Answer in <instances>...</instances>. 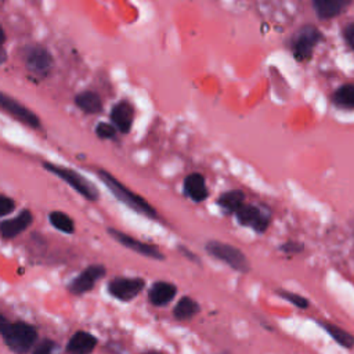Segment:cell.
Listing matches in <instances>:
<instances>
[{"label": "cell", "instance_id": "obj_32", "mask_svg": "<svg viewBox=\"0 0 354 354\" xmlns=\"http://www.w3.org/2000/svg\"><path fill=\"white\" fill-rule=\"evenodd\" d=\"M145 354H162V353H158V351H147Z\"/></svg>", "mask_w": 354, "mask_h": 354}, {"label": "cell", "instance_id": "obj_5", "mask_svg": "<svg viewBox=\"0 0 354 354\" xmlns=\"http://www.w3.org/2000/svg\"><path fill=\"white\" fill-rule=\"evenodd\" d=\"M321 40V32L313 25L301 26L290 41L293 55L299 61H306L313 55V51Z\"/></svg>", "mask_w": 354, "mask_h": 354}, {"label": "cell", "instance_id": "obj_23", "mask_svg": "<svg viewBox=\"0 0 354 354\" xmlns=\"http://www.w3.org/2000/svg\"><path fill=\"white\" fill-rule=\"evenodd\" d=\"M48 221L51 223V225L64 232V234H73L75 232V221L64 212H51L48 214Z\"/></svg>", "mask_w": 354, "mask_h": 354}, {"label": "cell", "instance_id": "obj_26", "mask_svg": "<svg viewBox=\"0 0 354 354\" xmlns=\"http://www.w3.org/2000/svg\"><path fill=\"white\" fill-rule=\"evenodd\" d=\"M116 130L118 129L113 124H109L105 122H101L95 126V134L100 138H113L116 136Z\"/></svg>", "mask_w": 354, "mask_h": 354}, {"label": "cell", "instance_id": "obj_6", "mask_svg": "<svg viewBox=\"0 0 354 354\" xmlns=\"http://www.w3.org/2000/svg\"><path fill=\"white\" fill-rule=\"evenodd\" d=\"M0 109H3L6 113H8L11 118L17 119L22 124L30 127V129H39L40 127V119L36 113H33L29 108L22 105L15 98L10 97L8 94L0 91Z\"/></svg>", "mask_w": 354, "mask_h": 354}, {"label": "cell", "instance_id": "obj_9", "mask_svg": "<svg viewBox=\"0 0 354 354\" xmlns=\"http://www.w3.org/2000/svg\"><path fill=\"white\" fill-rule=\"evenodd\" d=\"M106 270L102 264H91L87 268H84L76 278H73L68 289L73 295H83L88 290H91L98 279H101L105 275Z\"/></svg>", "mask_w": 354, "mask_h": 354}, {"label": "cell", "instance_id": "obj_11", "mask_svg": "<svg viewBox=\"0 0 354 354\" xmlns=\"http://www.w3.org/2000/svg\"><path fill=\"white\" fill-rule=\"evenodd\" d=\"M236 220L242 225L252 227L257 232H264L268 225V217L263 214L256 206L252 205H242L236 212H235Z\"/></svg>", "mask_w": 354, "mask_h": 354}, {"label": "cell", "instance_id": "obj_21", "mask_svg": "<svg viewBox=\"0 0 354 354\" xmlns=\"http://www.w3.org/2000/svg\"><path fill=\"white\" fill-rule=\"evenodd\" d=\"M243 201H245V195H243L242 191L231 189V191H227V192L221 194V196L217 199V203L225 212L235 213L243 205Z\"/></svg>", "mask_w": 354, "mask_h": 354}, {"label": "cell", "instance_id": "obj_13", "mask_svg": "<svg viewBox=\"0 0 354 354\" xmlns=\"http://www.w3.org/2000/svg\"><path fill=\"white\" fill-rule=\"evenodd\" d=\"M176 293H177V288H176V285H173L171 282L156 281V282L152 283V286L149 288L148 300L151 301L152 306L160 307V306L169 304V303L174 299Z\"/></svg>", "mask_w": 354, "mask_h": 354}, {"label": "cell", "instance_id": "obj_14", "mask_svg": "<svg viewBox=\"0 0 354 354\" xmlns=\"http://www.w3.org/2000/svg\"><path fill=\"white\" fill-rule=\"evenodd\" d=\"M97 346V337L88 332L79 330L71 336L66 344L68 354H91Z\"/></svg>", "mask_w": 354, "mask_h": 354}, {"label": "cell", "instance_id": "obj_31", "mask_svg": "<svg viewBox=\"0 0 354 354\" xmlns=\"http://www.w3.org/2000/svg\"><path fill=\"white\" fill-rule=\"evenodd\" d=\"M11 322L0 313V335H3L4 333V330L8 328V325H10Z\"/></svg>", "mask_w": 354, "mask_h": 354}, {"label": "cell", "instance_id": "obj_15", "mask_svg": "<svg viewBox=\"0 0 354 354\" xmlns=\"http://www.w3.org/2000/svg\"><path fill=\"white\" fill-rule=\"evenodd\" d=\"M133 119H134V109L129 102L120 101L116 105H113L111 111V120L113 122V126L120 133L130 131L133 126Z\"/></svg>", "mask_w": 354, "mask_h": 354}, {"label": "cell", "instance_id": "obj_19", "mask_svg": "<svg viewBox=\"0 0 354 354\" xmlns=\"http://www.w3.org/2000/svg\"><path fill=\"white\" fill-rule=\"evenodd\" d=\"M199 311V304L189 296L181 297L177 304L173 308V315L176 319L180 321H187L194 318Z\"/></svg>", "mask_w": 354, "mask_h": 354}, {"label": "cell", "instance_id": "obj_4", "mask_svg": "<svg viewBox=\"0 0 354 354\" xmlns=\"http://www.w3.org/2000/svg\"><path fill=\"white\" fill-rule=\"evenodd\" d=\"M205 249L210 256L218 259L220 261L225 263L227 266L239 272H246L250 267L246 256L236 246H232L230 243H224L220 241H209Z\"/></svg>", "mask_w": 354, "mask_h": 354}, {"label": "cell", "instance_id": "obj_24", "mask_svg": "<svg viewBox=\"0 0 354 354\" xmlns=\"http://www.w3.org/2000/svg\"><path fill=\"white\" fill-rule=\"evenodd\" d=\"M278 295L282 296L283 299L289 300L292 304H295L299 308H307L308 307L307 299H304L299 293H292V292H288V290H278Z\"/></svg>", "mask_w": 354, "mask_h": 354}, {"label": "cell", "instance_id": "obj_2", "mask_svg": "<svg viewBox=\"0 0 354 354\" xmlns=\"http://www.w3.org/2000/svg\"><path fill=\"white\" fill-rule=\"evenodd\" d=\"M8 348L17 354H26L37 340V330L26 322H11L1 335Z\"/></svg>", "mask_w": 354, "mask_h": 354}, {"label": "cell", "instance_id": "obj_20", "mask_svg": "<svg viewBox=\"0 0 354 354\" xmlns=\"http://www.w3.org/2000/svg\"><path fill=\"white\" fill-rule=\"evenodd\" d=\"M332 102L342 109H354V83L340 86L332 94Z\"/></svg>", "mask_w": 354, "mask_h": 354}, {"label": "cell", "instance_id": "obj_3", "mask_svg": "<svg viewBox=\"0 0 354 354\" xmlns=\"http://www.w3.org/2000/svg\"><path fill=\"white\" fill-rule=\"evenodd\" d=\"M43 166L47 171L59 177L61 180H64L69 187H72L83 198H86L88 201H97L98 199L97 188L87 178H84L82 174H79L76 170L65 167V166L48 163V162L43 163Z\"/></svg>", "mask_w": 354, "mask_h": 354}, {"label": "cell", "instance_id": "obj_16", "mask_svg": "<svg viewBox=\"0 0 354 354\" xmlns=\"http://www.w3.org/2000/svg\"><path fill=\"white\" fill-rule=\"evenodd\" d=\"M183 188H184V194L194 202H203L209 195L205 178L199 173L188 174L184 180Z\"/></svg>", "mask_w": 354, "mask_h": 354}, {"label": "cell", "instance_id": "obj_7", "mask_svg": "<svg viewBox=\"0 0 354 354\" xmlns=\"http://www.w3.org/2000/svg\"><path fill=\"white\" fill-rule=\"evenodd\" d=\"M24 61L28 71L40 77H46L53 68V57L41 46L26 47L24 53Z\"/></svg>", "mask_w": 354, "mask_h": 354}, {"label": "cell", "instance_id": "obj_28", "mask_svg": "<svg viewBox=\"0 0 354 354\" xmlns=\"http://www.w3.org/2000/svg\"><path fill=\"white\" fill-rule=\"evenodd\" d=\"M343 37H344L346 43L354 50V22H351L347 26H344Z\"/></svg>", "mask_w": 354, "mask_h": 354}, {"label": "cell", "instance_id": "obj_25", "mask_svg": "<svg viewBox=\"0 0 354 354\" xmlns=\"http://www.w3.org/2000/svg\"><path fill=\"white\" fill-rule=\"evenodd\" d=\"M55 350H57L55 342L50 339H43L35 346L32 354H54Z\"/></svg>", "mask_w": 354, "mask_h": 354}, {"label": "cell", "instance_id": "obj_10", "mask_svg": "<svg viewBox=\"0 0 354 354\" xmlns=\"http://www.w3.org/2000/svg\"><path fill=\"white\" fill-rule=\"evenodd\" d=\"M108 232L112 235V238L115 241H118L119 243H122L123 246H126L127 249L141 254V256H145V257H151V259H156V260H162L163 259V254L162 252L159 250L158 246L152 245V243H147V242H141V241H137L136 238H133L131 235H127L126 232H122L119 230H115V228H109Z\"/></svg>", "mask_w": 354, "mask_h": 354}, {"label": "cell", "instance_id": "obj_1", "mask_svg": "<svg viewBox=\"0 0 354 354\" xmlns=\"http://www.w3.org/2000/svg\"><path fill=\"white\" fill-rule=\"evenodd\" d=\"M98 177L101 181L109 188V191L113 194L115 198H118L122 203L129 206L130 209L149 217V218H156V210L140 195L129 189L126 185H123L118 178H115L111 173L106 170H98Z\"/></svg>", "mask_w": 354, "mask_h": 354}, {"label": "cell", "instance_id": "obj_12", "mask_svg": "<svg viewBox=\"0 0 354 354\" xmlns=\"http://www.w3.org/2000/svg\"><path fill=\"white\" fill-rule=\"evenodd\" d=\"M33 221V214L30 210L25 209L12 218H7L0 223V234L6 239H11L21 232H24Z\"/></svg>", "mask_w": 354, "mask_h": 354}, {"label": "cell", "instance_id": "obj_30", "mask_svg": "<svg viewBox=\"0 0 354 354\" xmlns=\"http://www.w3.org/2000/svg\"><path fill=\"white\" fill-rule=\"evenodd\" d=\"M4 40H6V35H4V30L3 28L0 26V64L6 59V51L3 48V44H4Z\"/></svg>", "mask_w": 354, "mask_h": 354}, {"label": "cell", "instance_id": "obj_27", "mask_svg": "<svg viewBox=\"0 0 354 354\" xmlns=\"http://www.w3.org/2000/svg\"><path fill=\"white\" fill-rule=\"evenodd\" d=\"M15 209V202L10 196L0 195V217L8 216Z\"/></svg>", "mask_w": 354, "mask_h": 354}, {"label": "cell", "instance_id": "obj_18", "mask_svg": "<svg viewBox=\"0 0 354 354\" xmlns=\"http://www.w3.org/2000/svg\"><path fill=\"white\" fill-rule=\"evenodd\" d=\"M75 104L86 113H98L102 111V101L94 91H82L75 97Z\"/></svg>", "mask_w": 354, "mask_h": 354}, {"label": "cell", "instance_id": "obj_8", "mask_svg": "<svg viewBox=\"0 0 354 354\" xmlns=\"http://www.w3.org/2000/svg\"><path fill=\"white\" fill-rule=\"evenodd\" d=\"M145 286V281L142 278H129V277H118L109 281L108 292L112 297L130 301L137 297Z\"/></svg>", "mask_w": 354, "mask_h": 354}, {"label": "cell", "instance_id": "obj_29", "mask_svg": "<svg viewBox=\"0 0 354 354\" xmlns=\"http://www.w3.org/2000/svg\"><path fill=\"white\" fill-rule=\"evenodd\" d=\"M281 250L286 252V253H299L303 250V245L299 243V242H293V241H289L286 243H283L281 246Z\"/></svg>", "mask_w": 354, "mask_h": 354}, {"label": "cell", "instance_id": "obj_22", "mask_svg": "<svg viewBox=\"0 0 354 354\" xmlns=\"http://www.w3.org/2000/svg\"><path fill=\"white\" fill-rule=\"evenodd\" d=\"M319 324L332 336V339L335 342L344 346L346 348H353L354 347V336L350 335L347 330H344V329H342L337 325L330 324V322H319Z\"/></svg>", "mask_w": 354, "mask_h": 354}, {"label": "cell", "instance_id": "obj_17", "mask_svg": "<svg viewBox=\"0 0 354 354\" xmlns=\"http://www.w3.org/2000/svg\"><path fill=\"white\" fill-rule=\"evenodd\" d=\"M351 1L353 0H313V7L319 18L330 19L344 12Z\"/></svg>", "mask_w": 354, "mask_h": 354}]
</instances>
